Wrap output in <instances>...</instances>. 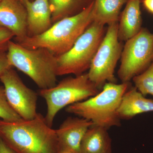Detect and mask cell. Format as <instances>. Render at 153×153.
Masks as SVG:
<instances>
[{"instance_id": "1", "label": "cell", "mask_w": 153, "mask_h": 153, "mask_svg": "<svg viewBox=\"0 0 153 153\" xmlns=\"http://www.w3.org/2000/svg\"><path fill=\"white\" fill-rule=\"evenodd\" d=\"M0 137L17 153H57L55 130L40 113L30 120L0 119Z\"/></svg>"}, {"instance_id": "21", "label": "cell", "mask_w": 153, "mask_h": 153, "mask_svg": "<svg viewBox=\"0 0 153 153\" xmlns=\"http://www.w3.org/2000/svg\"><path fill=\"white\" fill-rule=\"evenodd\" d=\"M13 68L10 65L7 52H0V77L9 68Z\"/></svg>"}, {"instance_id": "10", "label": "cell", "mask_w": 153, "mask_h": 153, "mask_svg": "<svg viewBox=\"0 0 153 153\" xmlns=\"http://www.w3.org/2000/svg\"><path fill=\"white\" fill-rule=\"evenodd\" d=\"M93 123L83 118L68 117L55 130L57 153H80L82 138Z\"/></svg>"}, {"instance_id": "11", "label": "cell", "mask_w": 153, "mask_h": 153, "mask_svg": "<svg viewBox=\"0 0 153 153\" xmlns=\"http://www.w3.org/2000/svg\"><path fill=\"white\" fill-rule=\"evenodd\" d=\"M0 27L11 31L15 40L27 37V10L20 0L0 1Z\"/></svg>"}, {"instance_id": "12", "label": "cell", "mask_w": 153, "mask_h": 153, "mask_svg": "<svg viewBox=\"0 0 153 153\" xmlns=\"http://www.w3.org/2000/svg\"><path fill=\"white\" fill-rule=\"evenodd\" d=\"M27 12V36L33 37L45 33L53 25L49 0L29 1Z\"/></svg>"}, {"instance_id": "9", "label": "cell", "mask_w": 153, "mask_h": 153, "mask_svg": "<svg viewBox=\"0 0 153 153\" xmlns=\"http://www.w3.org/2000/svg\"><path fill=\"white\" fill-rule=\"evenodd\" d=\"M7 100L13 109L25 120L34 119L38 114V94L23 82L13 68L0 77Z\"/></svg>"}, {"instance_id": "19", "label": "cell", "mask_w": 153, "mask_h": 153, "mask_svg": "<svg viewBox=\"0 0 153 153\" xmlns=\"http://www.w3.org/2000/svg\"><path fill=\"white\" fill-rule=\"evenodd\" d=\"M0 118L10 122L23 119L9 104L3 86H0Z\"/></svg>"}, {"instance_id": "6", "label": "cell", "mask_w": 153, "mask_h": 153, "mask_svg": "<svg viewBox=\"0 0 153 153\" xmlns=\"http://www.w3.org/2000/svg\"><path fill=\"white\" fill-rule=\"evenodd\" d=\"M104 33V25L93 22L71 49L57 56V76H77L88 70Z\"/></svg>"}, {"instance_id": "14", "label": "cell", "mask_w": 153, "mask_h": 153, "mask_svg": "<svg viewBox=\"0 0 153 153\" xmlns=\"http://www.w3.org/2000/svg\"><path fill=\"white\" fill-rule=\"evenodd\" d=\"M141 0H128L120 14L118 27V36L120 41H127L141 30Z\"/></svg>"}, {"instance_id": "15", "label": "cell", "mask_w": 153, "mask_h": 153, "mask_svg": "<svg viewBox=\"0 0 153 153\" xmlns=\"http://www.w3.org/2000/svg\"><path fill=\"white\" fill-rule=\"evenodd\" d=\"M107 129L95 125L88 128L81 141L80 153H112Z\"/></svg>"}, {"instance_id": "13", "label": "cell", "mask_w": 153, "mask_h": 153, "mask_svg": "<svg viewBox=\"0 0 153 153\" xmlns=\"http://www.w3.org/2000/svg\"><path fill=\"white\" fill-rule=\"evenodd\" d=\"M153 112V100L146 98L136 88L129 87L124 94L117 109L120 120H130L137 115Z\"/></svg>"}, {"instance_id": "24", "label": "cell", "mask_w": 153, "mask_h": 153, "mask_svg": "<svg viewBox=\"0 0 153 153\" xmlns=\"http://www.w3.org/2000/svg\"><path fill=\"white\" fill-rule=\"evenodd\" d=\"M30 0H20L21 2H22V4L24 5V6H26V4Z\"/></svg>"}, {"instance_id": "4", "label": "cell", "mask_w": 153, "mask_h": 153, "mask_svg": "<svg viewBox=\"0 0 153 153\" xmlns=\"http://www.w3.org/2000/svg\"><path fill=\"white\" fill-rule=\"evenodd\" d=\"M7 53L10 65L27 75L40 89L57 84V56L49 50L28 49L11 41Z\"/></svg>"}, {"instance_id": "5", "label": "cell", "mask_w": 153, "mask_h": 153, "mask_svg": "<svg viewBox=\"0 0 153 153\" xmlns=\"http://www.w3.org/2000/svg\"><path fill=\"white\" fill-rule=\"evenodd\" d=\"M100 91L89 79L87 72L66 77L54 87L40 89L39 95L47 104L45 118L47 124L52 127L56 115L64 108L85 100Z\"/></svg>"}, {"instance_id": "3", "label": "cell", "mask_w": 153, "mask_h": 153, "mask_svg": "<svg viewBox=\"0 0 153 153\" xmlns=\"http://www.w3.org/2000/svg\"><path fill=\"white\" fill-rule=\"evenodd\" d=\"M129 87V82H107L96 95L67 106L66 111L107 129L120 126V119L118 117L117 109Z\"/></svg>"}, {"instance_id": "16", "label": "cell", "mask_w": 153, "mask_h": 153, "mask_svg": "<svg viewBox=\"0 0 153 153\" xmlns=\"http://www.w3.org/2000/svg\"><path fill=\"white\" fill-rule=\"evenodd\" d=\"M128 0H94V22L109 25L118 22L123 6Z\"/></svg>"}, {"instance_id": "18", "label": "cell", "mask_w": 153, "mask_h": 153, "mask_svg": "<svg viewBox=\"0 0 153 153\" xmlns=\"http://www.w3.org/2000/svg\"><path fill=\"white\" fill-rule=\"evenodd\" d=\"M134 87L146 96H153V61L145 71L133 78Z\"/></svg>"}, {"instance_id": "8", "label": "cell", "mask_w": 153, "mask_h": 153, "mask_svg": "<svg viewBox=\"0 0 153 153\" xmlns=\"http://www.w3.org/2000/svg\"><path fill=\"white\" fill-rule=\"evenodd\" d=\"M153 61V33L142 28L126 41L118 71L122 82H130L134 76L145 71Z\"/></svg>"}, {"instance_id": "20", "label": "cell", "mask_w": 153, "mask_h": 153, "mask_svg": "<svg viewBox=\"0 0 153 153\" xmlns=\"http://www.w3.org/2000/svg\"><path fill=\"white\" fill-rule=\"evenodd\" d=\"M14 38L15 36L11 31L0 27V52H7L9 42Z\"/></svg>"}, {"instance_id": "25", "label": "cell", "mask_w": 153, "mask_h": 153, "mask_svg": "<svg viewBox=\"0 0 153 153\" xmlns=\"http://www.w3.org/2000/svg\"><path fill=\"white\" fill-rule=\"evenodd\" d=\"M0 1H1V0H0Z\"/></svg>"}, {"instance_id": "22", "label": "cell", "mask_w": 153, "mask_h": 153, "mask_svg": "<svg viewBox=\"0 0 153 153\" xmlns=\"http://www.w3.org/2000/svg\"><path fill=\"white\" fill-rule=\"evenodd\" d=\"M0 153H17L0 137Z\"/></svg>"}, {"instance_id": "17", "label": "cell", "mask_w": 153, "mask_h": 153, "mask_svg": "<svg viewBox=\"0 0 153 153\" xmlns=\"http://www.w3.org/2000/svg\"><path fill=\"white\" fill-rule=\"evenodd\" d=\"M94 0H49L52 24L79 13Z\"/></svg>"}, {"instance_id": "7", "label": "cell", "mask_w": 153, "mask_h": 153, "mask_svg": "<svg viewBox=\"0 0 153 153\" xmlns=\"http://www.w3.org/2000/svg\"><path fill=\"white\" fill-rule=\"evenodd\" d=\"M118 22L108 25L88 69V77L100 90L107 82L116 83L114 73L123 49L118 36Z\"/></svg>"}, {"instance_id": "23", "label": "cell", "mask_w": 153, "mask_h": 153, "mask_svg": "<svg viewBox=\"0 0 153 153\" xmlns=\"http://www.w3.org/2000/svg\"><path fill=\"white\" fill-rule=\"evenodd\" d=\"M143 3L145 8L153 14V0H143Z\"/></svg>"}, {"instance_id": "2", "label": "cell", "mask_w": 153, "mask_h": 153, "mask_svg": "<svg viewBox=\"0 0 153 153\" xmlns=\"http://www.w3.org/2000/svg\"><path fill=\"white\" fill-rule=\"evenodd\" d=\"M94 1L79 13L54 23L45 33L33 37L16 40L30 49L44 48L56 56L66 53L94 20Z\"/></svg>"}]
</instances>
